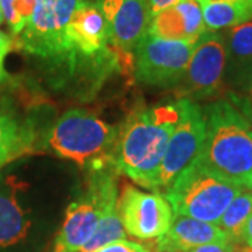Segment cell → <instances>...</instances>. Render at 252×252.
I'll return each instance as SVG.
<instances>
[{
	"label": "cell",
	"mask_w": 252,
	"mask_h": 252,
	"mask_svg": "<svg viewBox=\"0 0 252 252\" xmlns=\"http://www.w3.org/2000/svg\"><path fill=\"white\" fill-rule=\"evenodd\" d=\"M178 121L177 104L133 111L118 130L109 162L137 185L157 190L167 144Z\"/></svg>",
	"instance_id": "6da1fadb"
},
{
	"label": "cell",
	"mask_w": 252,
	"mask_h": 252,
	"mask_svg": "<svg viewBox=\"0 0 252 252\" xmlns=\"http://www.w3.org/2000/svg\"><path fill=\"white\" fill-rule=\"evenodd\" d=\"M206 133L195 162L217 180L252 189V124L228 99L203 109Z\"/></svg>",
	"instance_id": "7a4b0ae2"
},
{
	"label": "cell",
	"mask_w": 252,
	"mask_h": 252,
	"mask_svg": "<svg viewBox=\"0 0 252 252\" xmlns=\"http://www.w3.org/2000/svg\"><path fill=\"white\" fill-rule=\"evenodd\" d=\"M83 0H35L34 14L17 36V46L28 55L74 74L67 26Z\"/></svg>",
	"instance_id": "3957f363"
},
{
	"label": "cell",
	"mask_w": 252,
	"mask_h": 252,
	"mask_svg": "<svg viewBox=\"0 0 252 252\" xmlns=\"http://www.w3.org/2000/svg\"><path fill=\"white\" fill-rule=\"evenodd\" d=\"M244 189L200 170L195 160L164 190L174 216H187L219 224L228 205Z\"/></svg>",
	"instance_id": "277c9868"
},
{
	"label": "cell",
	"mask_w": 252,
	"mask_h": 252,
	"mask_svg": "<svg viewBox=\"0 0 252 252\" xmlns=\"http://www.w3.org/2000/svg\"><path fill=\"white\" fill-rule=\"evenodd\" d=\"M118 130L90 111L69 109L52 126L48 144L62 158L86 167L104 154H111Z\"/></svg>",
	"instance_id": "5b68a950"
},
{
	"label": "cell",
	"mask_w": 252,
	"mask_h": 252,
	"mask_svg": "<svg viewBox=\"0 0 252 252\" xmlns=\"http://www.w3.org/2000/svg\"><path fill=\"white\" fill-rule=\"evenodd\" d=\"M115 198V178L105 172H95L91 177L86 198L72 202L67 207L64 221L55 240L54 252L80 251L94 234L107 205Z\"/></svg>",
	"instance_id": "8992f818"
},
{
	"label": "cell",
	"mask_w": 252,
	"mask_h": 252,
	"mask_svg": "<svg viewBox=\"0 0 252 252\" xmlns=\"http://www.w3.org/2000/svg\"><path fill=\"white\" fill-rule=\"evenodd\" d=\"M225 49L224 34L209 31L196 42L188 67L177 89V97L190 99H207L217 97L224 87Z\"/></svg>",
	"instance_id": "52a82bcc"
},
{
	"label": "cell",
	"mask_w": 252,
	"mask_h": 252,
	"mask_svg": "<svg viewBox=\"0 0 252 252\" xmlns=\"http://www.w3.org/2000/svg\"><path fill=\"white\" fill-rule=\"evenodd\" d=\"M198 41H171L147 35L135 51L137 80L157 87H177Z\"/></svg>",
	"instance_id": "ba28073f"
},
{
	"label": "cell",
	"mask_w": 252,
	"mask_h": 252,
	"mask_svg": "<svg viewBox=\"0 0 252 252\" xmlns=\"http://www.w3.org/2000/svg\"><path fill=\"white\" fill-rule=\"evenodd\" d=\"M175 104L178 108V121L162 158L157 178V190H165L181 172L198 157L206 133L203 109L196 102L180 98Z\"/></svg>",
	"instance_id": "9c48e42d"
},
{
	"label": "cell",
	"mask_w": 252,
	"mask_h": 252,
	"mask_svg": "<svg viewBox=\"0 0 252 252\" xmlns=\"http://www.w3.org/2000/svg\"><path fill=\"white\" fill-rule=\"evenodd\" d=\"M118 213L127 234L140 240H153L167 233L174 212L167 199L158 193H147L125 187L118 200Z\"/></svg>",
	"instance_id": "30bf717a"
},
{
	"label": "cell",
	"mask_w": 252,
	"mask_h": 252,
	"mask_svg": "<svg viewBox=\"0 0 252 252\" xmlns=\"http://www.w3.org/2000/svg\"><path fill=\"white\" fill-rule=\"evenodd\" d=\"M99 9L107 20L109 42L122 52L135 55L153 18L147 0H102Z\"/></svg>",
	"instance_id": "8fae6325"
},
{
	"label": "cell",
	"mask_w": 252,
	"mask_h": 252,
	"mask_svg": "<svg viewBox=\"0 0 252 252\" xmlns=\"http://www.w3.org/2000/svg\"><path fill=\"white\" fill-rule=\"evenodd\" d=\"M26 188L16 177L0 178V250L23 243L31 230V212L20 199Z\"/></svg>",
	"instance_id": "7c38bea8"
},
{
	"label": "cell",
	"mask_w": 252,
	"mask_h": 252,
	"mask_svg": "<svg viewBox=\"0 0 252 252\" xmlns=\"http://www.w3.org/2000/svg\"><path fill=\"white\" fill-rule=\"evenodd\" d=\"M206 31L198 0H180L153 16L149 34L171 41H198Z\"/></svg>",
	"instance_id": "4fadbf2b"
},
{
	"label": "cell",
	"mask_w": 252,
	"mask_h": 252,
	"mask_svg": "<svg viewBox=\"0 0 252 252\" xmlns=\"http://www.w3.org/2000/svg\"><path fill=\"white\" fill-rule=\"evenodd\" d=\"M213 243L231 241L219 225L192 217L174 216L167 233L157 238L156 250L158 252H187Z\"/></svg>",
	"instance_id": "5bb4252c"
},
{
	"label": "cell",
	"mask_w": 252,
	"mask_h": 252,
	"mask_svg": "<svg viewBox=\"0 0 252 252\" xmlns=\"http://www.w3.org/2000/svg\"><path fill=\"white\" fill-rule=\"evenodd\" d=\"M227 63L224 79L241 91L252 86V20L224 34Z\"/></svg>",
	"instance_id": "9a60e30c"
},
{
	"label": "cell",
	"mask_w": 252,
	"mask_h": 252,
	"mask_svg": "<svg viewBox=\"0 0 252 252\" xmlns=\"http://www.w3.org/2000/svg\"><path fill=\"white\" fill-rule=\"evenodd\" d=\"M209 31L228 30L252 20V0H198Z\"/></svg>",
	"instance_id": "2e32d148"
},
{
	"label": "cell",
	"mask_w": 252,
	"mask_h": 252,
	"mask_svg": "<svg viewBox=\"0 0 252 252\" xmlns=\"http://www.w3.org/2000/svg\"><path fill=\"white\" fill-rule=\"evenodd\" d=\"M31 133L10 111L0 107V168L16 158L30 144Z\"/></svg>",
	"instance_id": "e0dca14e"
},
{
	"label": "cell",
	"mask_w": 252,
	"mask_h": 252,
	"mask_svg": "<svg viewBox=\"0 0 252 252\" xmlns=\"http://www.w3.org/2000/svg\"><path fill=\"white\" fill-rule=\"evenodd\" d=\"M125 237L126 231L118 213V198H115L107 205L94 234L79 252H95L114 241L125 240Z\"/></svg>",
	"instance_id": "ac0fdd59"
},
{
	"label": "cell",
	"mask_w": 252,
	"mask_h": 252,
	"mask_svg": "<svg viewBox=\"0 0 252 252\" xmlns=\"http://www.w3.org/2000/svg\"><path fill=\"white\" fill-rule=\"evenodd\" d=\"M252 215V189L243 190L228 205L219 221V227L228 235L230 241L240 243L244 225Z\"/></svg>",
	"instance_id": "d6986e66"
},
{
	"label": "cell",
	"mask_w": 252,
	"mask_h": 252,
	"mask_svg": "<svg viewBox=\"0 0 252 252\" xmlns=\"http://www.w3.org/2000/svg\"><path fill=\"white\" fill-rule=\"evenodd\" d=\"M4 20L13 35L18 36L27 27L35 10V0H0Z\"/></svg>",
	"instance_id": "ffe728a7"
},
{
	"label": "cell",
	"mask_w": 252,
	"mask_h": 252,
	"mask_svg": "<svg viewBox=\"0 0 252 252\" xmlns=\"http://www.w3.org/2000/svg\"><path fill=\"white\" fill-rule=\"evenodd\" d=\"M228 101L252 124V86L241 91H230Z\"/></svg>",
	"instance_id": "44dd1931"
},
{
	"label": "cell",
	"mask_w": 252,
	"mask_h": 252,
	"mask_svg": "<svg viewBox=\"0 0 252 252\" xmlns=\"http://www.w3.org/2000/svg\"><path fill=\"white\" fill-rule=\"evenodd\" d=\"M95 252H152L147 247L140 244L127 241V240H118L108 244Z\"/></svg>",
	"instance_id": "7402d4cb"
},
{
	"label": "cell",
	"mask_w": 252,
	"mask_h": 252,
	"mask_svg": "<svg viewBox=\"0 0 252 252\" xmlns=\"http://www.w3.org/2000/svg\"><path fill=\"white\" fill-rule=\"evenodd\" d=\"M13 48V39L7 35L6 32H3L0 30V83L7 79V72L4 67V61L7 58V55Z\"/></svg>",
	"instance_id": "603a6c76"
},
{
	"label": "cell",
	"mask_w": 252,
	"mask_h": 252,
	"mask_svg": "<svg viewBox=\"0 0 252 252\" xmlns=\"http://www.w3.org/2000/svg\"><path fill=\"white\" fill-rule=\"evenodd\" d=\"M187 252H237V248L233 243H213L200 245Z\"/></svg>",
	"instance_id": "cb8c5ba5"
},
{
	"label": "cell",
	"mask_w": 252,
	"mask_h": 252,
	"mask_svg": "<svg viewBox=\"0 0 252 252\" xmlns=\"http://www.w3.org/2000/svg\"><path fill=\"white\" fill-rule=\"evenodd\" d=\"M178 1L180 0H147V4H149V9H150V13H152V17H153L162 10L175 6Z\"/></svg>",
	"instance_id": "d4e9b609"
},
{
	"label": "cell",
	"mask_w": 252,
	"mask_h": 252,
	"mask_svg": "<svg viewBox=\"0 0 252 252\" xmlns=\"http://www.w3.org/2000/svg\"><path fill=\"white\" fill-rule=\"evenodd\" d=\"M241 241H243L248 248H252V215L250 216V219L247 220L245 225H244Z\"/></svg>",
	"instance_id": "484cf974"
},
{
	"label": "cell",
	"mask_w": 252,
	"mask_h": 252,
	"mask_svg": "<svg viewBox=\"0 0 252 252\" xmlns=\"http://www.w3.org/2000/svg\"><path fill=\"white\" fill-rule=\"evenodd\" d=\"M83 1H89V3H93V4H97V6H99V3H101L102 0H83Z\"/></svg>",
	"instance_id": "4316f807"
},
{
	"label": "cell",
	"mask_w": 252,
	"mask_h": 252,
	"mask_svg": "<svg viewBox=\"0 0 252 252\" xmlns=\"http://www.w3.org/2000/svg\"><path fill=\"white\" fill-rule=\"evenodd\" d=\"M3 20H4V16H3V11H1V7H0V24L3 23Z\"/></svg>",
	"instance_id": "83f0119b"
},
{
	"label": "cell",
	"mask_w": 252,
	"mask_h": 252,
	"mask_svg": "<svg viewBox=\"0 0 252 252\" xmlns=\"http://www.w3.org/2000/svg\"><path fill=\"white\" fill-rule=\"evenodd\" d=\"M241 252H252V248H248V247H247L245 250H241Z\"/></svg>",
	"instance_id": "f1b7e54d"
}]
</instances>
